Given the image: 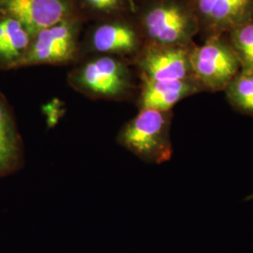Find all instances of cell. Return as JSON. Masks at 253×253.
Listing matches in <instances>:
<instances>
[{
	"instance_id": "4fadbf2b",
	"label": "cell",
	"mask_w": 253,
	"mask_h": 253,
	"mask_svg": "<svg viewBox=\"0 0 253 253\" xmlns=\"http://www.w3.org/2000/svg\"><path fill=\"white\" fill-rule=\"evenodd\" d=\"M224 92L228 102L236 112L253 117V71L240 70Z\"/></svg>"
},
{
	"instance_id": "7a4b0ae2",
	"label": "cell",
	"mask_w": 253,
	"mask_h": 253,
	"mask_svg": "<svg viewBox=\"0 0 253 253\" xmlns=\"http://www.w3.org/2000/svg\"><path fill=\"white\" fill-rule=\"evenodd\" d=\"M171 122V111L141 110L123 128L119 140L129 151L145 162H167L172 153Z\"/></svg>"
},
{
	"instance_id": "6da1fadb",
	"label": "cell",
	"mask_w": 253,
	"mask_h": 253,
	"mask_svg": "<svg viewBox=\"0 0 253 253\" xmlns=\"http://www.w3.org/2000/svg\"><path fill=\"white\" fill-rule=\"evenodd\" d=\"M144 44L188 46L199 34V23L189 0H146L136 23Z\"/></svg>"
},
{
	"instance_id": "9a60e30c",
	"label": "cell",
	"mask_w": 253,
	"mask_h": 253,
	"mask_svg": "<svg viewBox=\"0 0 253 253\" xmlns=\"http://www.w3.org/2000/svg\"><path fill=\"white\" fill-rule=\"evenodd\" d=\"M93 10L99 12H113L122 9L124 0H84Z\"/></svg>"
},
{
	"instance_id": "3957f363",
	"label": "cell",
	"mask_w": 253,
	"mask_h": 253,
	"mask_svg": "<svg viewBox=\"0 0 253 253\" xmlns=\"http://www.w3.org/2000/svg\"><path fill=\"white\" fill-rule=\"evenodd\" d=\"M193 75L206 91H224L240 72L241 65L226 34L206 40L194 47L191 54Z\"/></svg>"
},
{
	"instance_id": "277c9868",
	"label": "cell",
	"mask_w": 253,
	"mask_h": 253,
	"mask_svg": "<svg viewBox=\"0 0 253 253\" xmlns=\"http://www.w3.org/2000/svg\"><path fill=\"white\" fill-rule=\"evenodd\" d=\"M73 83L80 90L101 98L124 97L132 86L126 65L108 55L83 65L73 73Z\"/></svg>"
},
{
	"instance_id": "e0dca14e",
	"label": "cell",
	"mask_w": 253,
	"mask_h": 253,
	"mask_svg": "<svg viewBox=\"0 0 253 253\" xmlns=\"http://www.w3.org/2000/svg\"><path fill=\"white\" fill-rule=\"evenodd\" d=\"M144 1H146V0H144Z\"/></svg>"
},
{
	"instance_id": "8992f818",
	"label": "cell",
	"mask_w": 253,
	"mask_h": 253,
	"mask_svg": "<svg viewBox=\"0 0 253 253\" xmlns=\"http://www.w3.org/2000/svg\"><path fill=\"white\" fill-rule=\"evenodd\" d=\"M195 46V42L188 46L144 44L137 54V67L143 81H173L193 77L191 54Z\"/></svg>"
},
{
	"instance_id": "9c48e42d",
	"label": "cell",
	"mask_w": 253,
	"mask_h": 253,
	"mask_svg": "<svg viewBox=\"0 0 253 253\" xmlns=\"http://www.w3.org/2000/svg\"><path fill=\"white\" fill-rule=\"evenodd\" d=\"M205 91L194 76L173 81H143L139 105L141 110L170 112L181 100Z\"/></svg>"
},
{
	"instance_id": "8fae6325",
	"label": "cell",
	"mask_w": 253,
	"mask_h": 253,
	"mask_svg": "<svg viewBox=\"0 0 253 253\" xmlns=\"http://www.w3.org/2000/svg\"><path fill=\"white\" fill-rule=\"evenodd\" d=\"M30 42L31 37L17 20L9 16L0 20V59L9 67H15Z\"/></svg>"
},
{
	"instance_id": "2e32d148",
	"label": "cell",
	"mask_w": 253,
	"mask_h": 253,
	"mask_svg": "<svg viewBox=\"0 0 253 253\" xmlns=\"http://www.w3.org/2000/svg\"><path fill=\"white\" fill-rule=\"evenodd\" d=\"M246 201H250V200H253V194H251V195H249L247 198H246Z\"/></svg>"
},
{
	"instance_id": "ba28073f",
	"label": "cell",
	"mask_w": 253,
	"mask_h": 253,
	"mask_svg": "<svg viewBox=\"0 0 253 253\" xmlns=\"http://www.w3.org/2000/svg\"><path fill=\"white\" fill-rule=\"evenodd\" d=\"M0 7L25 27L31 39L43 29L73 18L70 0H1Z\"/></svg>"
},
{
	"instance_id": "5b68a950",
	"label": "cell",
	"mask_w": 253,
	"mask_h": 253,
	"mask_svg": "<svg viewBox=\"0 0 253 253\" xmlns=\"http://www.w3.org/2000/svg\"><path fill=\"white\" fill-rule=\"evenodd\" d=\"M79 21L70 18L48 27L31 39L30 45L15 67L35 64H60L76 53Z\"/></svg>"
},
{
	"instance_id": "5bb4252c",
	"label": "cell",
	"mask_w": 253,
	"mask_h": 253,
	"mask_svg": "<svg viewBox=\"0 0 253 253\" xmlns=\"http://www.w3.org/2000/svg\"><path fill=\"white\" fill-rule=\"evenodd\" d=\"M243 71H253V15L226 33Z\"/></svg>"
},
{
	"instance_id": "30bf717a",
	"label": "cell",
	"mask_w": 253,
	"mask_h": 253,
	"mask_svg": "<svg viewBox=\"0 0 253 253\" xmlns=\"http://www.w3.org/2000/svg\"><path fill=\"white\" fill-rule=\"evenodd\" d=\"M91 45L101 54H138L144 41L136 24L118 21L97 27L91 36Z\"/></svg>"
},
{
	"instance_id": "7c38bea8",
	"label": "cell",
	"mask_w": 253,
	"mask_h": 253,
	"mask_svg": "<svg viewBox=\"0 0 253 253\" xmlns=\"http://www.w3.org/2000/svg\"><path fill=\"white\" fill-rule=\"evenodd\" d=\"M21 144L9 109L0 98V176L18 166Z\"/></svg>"
},
{
	"instance_id": "52a82bcc",
	"label": "cell",
	"mask_w": 253,
	"mask_h": 253,
	"mask_svg": "<svg viewBox=\"0 0 253 253\" xmlns=\"http://www.w3.org/2000/svg\"><path fill=\"white\" fill-rule=\"evenodd\" d=\"M199 23V35L205 42L226 34L253 15V0H189Z\"/></svg>"
}]
</instances>
